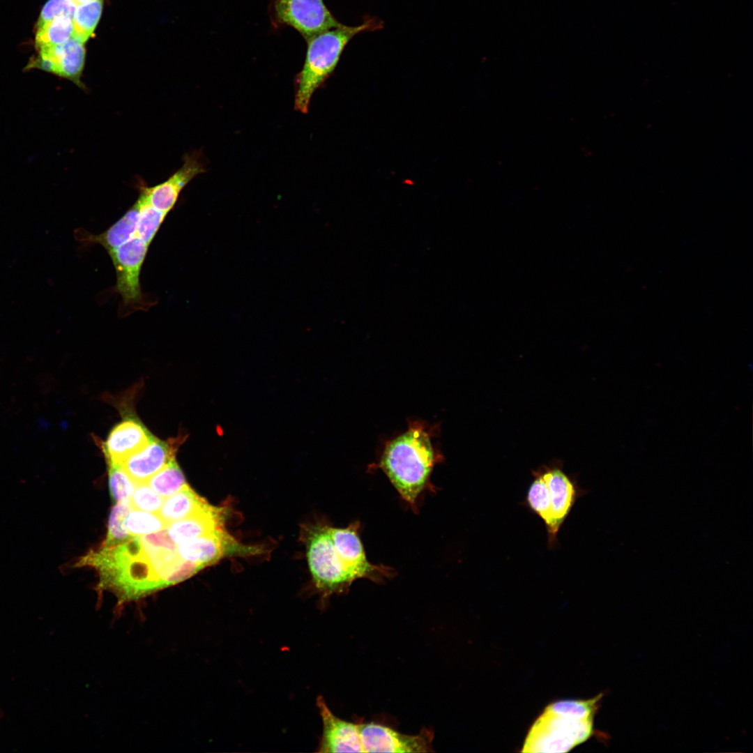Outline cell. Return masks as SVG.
I'll list each match as a JSON object with an SVG mask.
<instances>
[{"instance_id": "6da1fadb", "label": "cell", "mask_w": 753, "mask_h": 753, "mask_svg": "<svg viewBox=\"0 0 753 753\" xmlns=\"http://www.w3.org/2000/svg\"><path fill=\"white\" fill-rule=\"evenodd\" d=\"M360 528L357 520L344 528L321 524L306 529L308 565L313 582L324 598L345 593L359 579L381 583L395 576L393 568L368 561Z\"/></svg>"}, {"instance_id": "7a4b0ae2", "label": "cell", "mask_w": 753, "mask_h": 753, "mask_svg": "<svg viewBox=\"0 0 753 753\" xmlns=\"http://www.w3.org/2000/svg\"><path fill=\"white\" fill-rule=\"evenodd\" d=\"M434 431L424 421L409 423L404 432L387 442L379 462L373 466L383 471L400 497L416 512L420 495L434 488L431 474L443 458L432 442Z\"/></svg>"}, {"instance_id": "3957f363", "label": "cell", "mask_w": 753, "mask_h": 753, "mask_svg": "<svg viewBox=\"0 0 753 753\" xmlns=\"http://www.w3.org/2000/svg\"><path fill=\"white\" fill-rule=\"evenodd\" d=\"M86 565L96 569L101 586L114 592L123 601L163 588L138 536L113 547L101 546L75 564V567Z\"/></svg>"}, {"instance_id": "277c9868", "label": "cell", "mask_w": 753, "mask_h": 753, "mask_svg": "<svg viewBox=\"0 0 753 753\" xmlns=\"http://www.w3.org/2000/svg\"><path fill=\"white\" fill-rule=\"evenodd\" d=\"M368 27L369 23L356 26L342 24L306 40L305 62L295 79L296 111L307 113L314 93L334 70L346 45L355 35Z\"/></svg>"}, {"instance_id": "5b68a950", "label": "cell", "mask_w": 753, "mask_h": 753, "mask_svg": "<svg viewBox=\"0 0 753 753\" xmlns=\"http://www.w3.org/2000/svg\"><path fill=\"white\" fill-rule=\"evenodd\" d=\"M593 721L594 718L579 720L543 710L531 724L521 752H569L594 734Z\"/></svg>"}, {"instance_id": "8992f818", "label": "cell", "mask_w": 753, "mask_h": 753, "mask_svg": "<svg viewBox=\"0 0 753 753\" xmlns=\"http://www.w3.org/2000/svg\"><path fill=\"white\" fill-rule=\"evenodd\" d=\"M149 245L135 236L107 252L116 275L115 291L122 299L123 312L149 307L140 284V273Z\"/></svg>"}, {"instance_id": "52a82bcc", "label": "cell", "mask_w": 753, "mask_h": 753, "mask_svg": "<svg viewBox=\"0 0 753 753\" xmlns=\"http://www.w3.org/2000/svg\"><path fill=\"white\" fill-rule=\"evenodd\" d=\"M545 480L551 506L552 520L547 533V545L554 549L558 544V532L569 516L577 500L586 494L576 480L568 475L558 463L538 469Z\"/></svg>"}, {"instance_id": "ba28073f", "label": "cell", "mask_w": 753, "mask_h": 753, "mask_svg": "<svg viewBox=\"0 0 753 753\" xmlns=\"http://www.w3.org/2000/svg\"><path fill=\"white\" fill-rule=\"evenodd\" d=\"M273 10L280 23L291 26L306 40L342 25L323 0H274Z\"/></svg>"}, {"instance_id": "9c48e42d", "label": "cell", "mask_w": 753, "mask_h": 753, "mask_svg": "<svg viewBox=\"0 0 753 753\" xmlns=\"http://www.w3.org/2000/svg\"><path fill=\"white\" fill-rule=\"evenodd\" d=\"M358 726L364 752H433L432 742L434 734L429 729H424L417 735H406L373 722H361L358 723Z\"/></svg>"}, {"instance_id": "30bf717a", "label": "cell", "mask_w": 753, "mask_h": 753, "mask_svg": "<svg viewBox=\"0 0 753 753\" xmlns=\"http://www.w3.org/2000/svg\"><path fill=\"white\" fill-rule=\"evenodd\" d=\"M38 54L26 66L37 68L68 79L85 90L81 78L85 63L86 50L82 42L74 37L66 43L37 49Z\"/></svg>"}, {"instance_id": "8fae6325", "label": "cell", "mask_w": 753, "mask_h": 753, "mask_svg": "<svg viewBox=\"0 0 753 753\" xmlns=\"http://www.w3.org/2000/svg\"><path fill=\"white\" fill-rule=\"evenodd\" d=\"M179 556L203 568L220 559L236 554H255L257 547L241 545L223 528L179 543L176 547Z\"/></svg>"}, {"instance_id": "7c38bea8", "label": "cell", "mask_w": 753, "mask_h": 753, "mask_svg": "<svg viewBox=\"0 0 753 753\" xmlns=\"http://www.w3.org/2000/svg\"><path fill=\"white\" fill-rule=\"evenodd\" d=\"M197 153L184 158L182 166L164 182L151 187L142 186L139 196L154 208L168 214L176 204L184 188L197 175L205 172Z\"/></svg>"}, {"instance_id": "4fadbf2b", "label": "cell", "mask_w": 753, "mask_h": 753, "mask_svg": "<svg viewBox=\"0 0 753 753\" xmlns=\"http://www.w3.org/2000/svg\"><path fill=\"white\" fill-rule=\"evenodd\" d=\"M179 437L162 441L153 436L145 446L127 457L121 465L137 483L148 480L174 459Z\"/></svg>"}, {"instance_id": "5bb4252c", "label": "cell", "mask_w": 753, "mask_h": 753, "mask_svg": "<svg viewBox=\"0 0 753 753\" xmlns=\"http://www.w3.org/2000/svg\"><path fill=\"white\" fill-rule=\"evenodd\" d=\"M317 706L322 721L323 731L319 752H364L358 723L340 719L328 708L321 697Z\"/></svg>"}, {"instance_id": "9a60e30c", "label": "cell", "mask_w": 753, "mask_h": 753, "mask_svg": "<svg viewBox=\"0 0 753 753\" xmlns=\"http://www.w3.org/2000/svg\"><path fill=\"white\" fill-rule=\"evenodd\" d=\"M153 435L132 414H128L109 433L102 449L108 464L121 462L145 446Z\"/></svg>"}, {"instance_id": "2e32d148", "label": "cell", "mask_w": 753, "mask_h": 753, "mask_svg": "<svg viewBox=\"0 0 753 753\" xmlns=\"http://www.w3.org/2000/svg\"><path fill=\"white\" fill-rule=\"evenodd\" d=\"M222 508L208 503L197 512L169 524L167 532L176 544H179L222 528Z\"/></svg>"}, {"instance_id": "e0dca14e", "label": "cell", "mask_w": 753, "mask_h": 753, "mask_svg": "<svg viewBox=\"0 0 753 753\" xmlns=\"http://www.w3.org/2000/svg\"><path fill=\"white\" fill-rule=\"evenodd\" d=\"M139 206L135 202L116 222L100 234H92L84 229L74 231L75 238L83 243H98L109 252L136 236Z\"/></svg>"}, {"instance_id": "ac0fdd59", "label": "cell", "mask_w": 753, "mask_h": 753, "mask_svg": "<svg viewBox=\"0 0 753 753\" xmlns=\"http://www.w3.org/2000/svg\"><path fill=\"white\" fill-rule=\"evenodd\" d=\"M208 503L188 485L178 492L165 499L164 503L157 512L168 525L169 524L188 517L202 508Z\"/></svg>"}, {"instance_id": "d6986e66", "label": "cell", "mask_w": 753, "mask_h": 753, "mask_svg": "<svg viewBox=\"0 0 753 753\" xmlns=\"http://www.w3.org/2000/svg\"><path fill=\"white\" fill-rule=\"evenodd\" d=\"M603 694L588 699H562L549 703L545 710L575 720L594 718L600 707Z\"/></svg>"}, {"instance_id": "ffe728a7", "label": "cell", "mask_w": 753, "mask_h": 753, "mask_svg": "<svg viewBox=\"0 0 753 753\" xmlns=\"http://www.w3.org/2000/svg\"><path fill=\"white\" fill-rule=\"evenodd\" d=\"M532 474L533 480L528 488L524 505L531 512L542 520L547 530L550 526L552 519L547 484L538 469L533 471Z\"/></svg>"}, {"instance_id": "44dd1931", "label": "cell", "mask_w": 753, "mask_h": 753, "mask_svg": "<svg viewBox=\"0 0 753 753\" xmlns=\"http://www.w3.org/2000/svg\"><path fill=\"white\" fill-rule=\"evenodd\" d=\"M73 18L62 15L37 27L36 48L61 45L73 37Z\"/></svg>"}, {"instance_id": "7402d4cb", "label": "cell", "mask_w": 753, "mask_h": 753, "mask_svg": "<svg viewBox=\"0 0 753 753\" xmlns=\"http://www.w3.org/2000/svg\"><path fill=\"white\" fill-rule=\"evenodd\" d=\"M103 0H95L76 6L73 22V37L84 43L93 33L100 18Z\"/></svg>"}, {"instance_id": "603a6c76", "label": "cell", "mask_w": 753, "mask_h": 753, "mask_svg": "<svg viewBox=\"0 0 753 753\" xmlns=\"http://www.w3.org/2000/svg\"><path fill=\"white\" fill-rule=\"evenodd\" d=\"M146 483L163 497L175 494L188 485L175 459L151 477Z\"/></svg>"}, {"instance_id": "cb8c5ba5", "label": "cell", "mask_w": 753, "mask_h": 753, "mask_svg": "<svg viewBox=\"0 0 753 753\" xmlns=\"http://www.w3.org/2000/svg\"><path fill=\"white\" fill-rule=\"evenodd\" d=\"M136 202L139 206L136 236L150 245L167 214L152 207L139 195Z\"/></svg>"}, {"instance_id": "d4e9b609", "label": "cell", "mask_w": 753, "mask_h": 753, "mask_svg": "<svg viewBox=\"0 0 753 753\" xmlns=\"http://www.w3.org/2000/svg\"><path fill=\"white\" fill-rule=\"evenodd\" d=\"M167 526L158 514L135 508H132L125 519V526L132 537L157 532Z\"/></svg>"}, {"instance_id": "484cf974", "label": "cell", "mask_w": 753, "mask_h": 753, "mask_svg": "<svg viewBox=\"0 0 753 753\" xmlns=\"http://www.w3.org/2000/svg\"><path fill=\"white\" fill-rule=\"evenodd\" d=\"M132 508L130 502L117 503L112 509L108 523L107 538L102 546L113 547L132 537L125 526V519Z\"/></svg>"}, {"instance_id": "4316f807", "label": "cell", "mask_w": 753, "mask_h": 753, "mask_svg": "<svg viewBox=\"0 0 753 753\" xmlns=\"http://www.w3.org/2000/svg\"><path fill=\"white\" fill-rule=\"evenodd\" d=\"M109 464V486L112 498L117 503L130 502L137 483L121 464Z\"/></svg>"}, {"instance_id": "83f0119b", "label": "cell", "mask_w": 753, "mask_h": 753, "mask_svg": "<svg viewBox=\"0 0 753 753\" xmlns=\"http://www.w3.org/2000/svg\"><path fill=\"white\" fill-rule=\"evenodd\" d=\"M164 497L152 489L146 482L137 484L130 499L132 508L157 513L164 503Z\"/></svg>"}, {"instance_id": "f1b7e54d", "label": "cell", "mask_w": 753, "mask_h": 753, "mask_svg": "<svg viewBox=\"0 0 753 753\" xmlns=\"http://www.w3.org/2000/svg\"><path fill=\"white\" fill-rule=\"evenodd\" d=\"M76 6L72 0H49L41 10L37 27L59 16L73 18Z\"/></svg>"}, {"instance_id": "f546056e", "label": "cell", "mask_w": 753, "mask_h": 753, "mask_svg": "<svg viewBox=\"0 0 753 753\" xmlns=\"http://www.w3.org/2000/svg\"><path fill=\"white\" fill-rule=\"evenodd\" d=\"M72 1H73V2H74V3H75V4L77 5V6H79V5H80V4L86 3L90 2V1H95V0H72Z\"/></svg>"}]
</instances>
